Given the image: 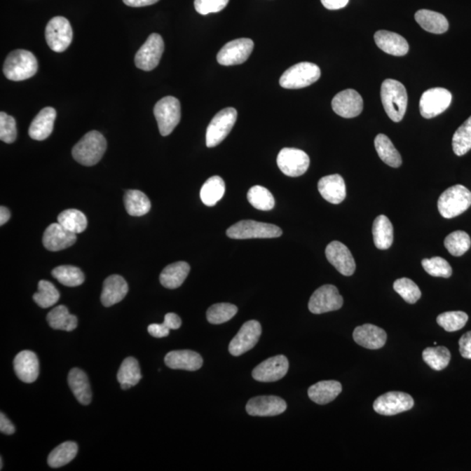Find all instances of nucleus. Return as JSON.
<instances>
[{"instance_id": "49530a36", "label": "nucleus", "mask_w": 471, "mask_h": 471, "mask_svg": "<svg viewBox=\"0 0 471 471\" xmlns=\"http://www.w3.org/2000/svg\"><path fill=\"white\" fill-rule=\"evenodd\" d=\"M248 201L254 208L260 210H271L275 205V199L266 188L256 185L250 189L247 194Z\"/></svg>"}, {"instance_id": "5fc2aeb1", "label": "nucleus", "mask_w": 471, "mask_h": 471, "mask_svg": "<svg viewBox=\"0 0 471 471\" xmlns=\"http://www.w3.org/2000/svg\"><path fill=\"white\" fill-rule=\"evenodd\" d=\"M459 347L463 358L471 360V331L463 334L460 339Z\"/></svg>"}, {"instance_id": "aec40b11", "label": "nucleus", "mask_w": 471, "mask_h": 471, "mask_svg": "<svg viewBox=\"0 0 471 471\" xmlns=\"http://www.w3.org/2000/svg\"><path fill=\"white\" fill-rule=\"evenodd\" d=\"M332 108L341 117H357L362 112L363 100L358 92L353 89H346L334 96Z\"/></svg>"}, {"instance_id": "7ed1b4c3", "label": "nucleus", "mask_w": 471, "mask_h": 471, "mask_svg": "<svg viewBox=\"0 0 471 471\" xmlns=\"http://www.w3.org/2000/svg\"><path fill=\"white\" fill-rule=\"evenodd\" d=\"M107 141L96 130L88 132L78 142L72 151L74 160L84 166H94L102 158L106 152Z\"/></svg>"}, {"instance_id": "864d4df0", "label": "nucleus", "mask_w": 471, "mask_h": 471, "mask_svg": "<svg viewBox=\"0 0 471 471\" xmlns=\"http://www.w3.org/2000/svg\"><path fill=\"white\" fill-rule=\"evenodd\" d=\"M230 0H195L194 6L196 12L202 15L210 13H219L226 8Z\"/></svg>"}, {"instance_id": "680f3d73", "label": "nucleus", "mask_w": 471, "mask_h": 471, "mask_svg": "<svg viewBox=\"0 0 471 471\" xmlns=\"http://www.w3.org/2000/svg\"><path fill=\"white\" fill-rule=\"evenodd\" d=\"M11 217V212L6 207L1 206L0 207V226H4V224L8 222Z\"/></svg>"}, {"instance_id": "7c9ffc66", "label": "nucleus", "mask_w": 471, "mask_h": 471, "mask_svg": "<svg viewBox=\"0 0 471 471\" xmlns=\"http://www.w3.org/2000/svg\"><path fill=\"white\" fill-rule=\"evenodd\" d=\"M415 19L423 29L431 34H442L449 29V22L446 17L433 11H417Z\"/></svg>"}, {"instance_id": "4468645a", "label": "nucleus", "mask_w": 471, "mask_h": 471, "mask_svg": "<svg viewBox=\"0 0 471 471\" xmlns=\"http://www.w3.org/2000/svg\"><path fill=\"white\" fill-rule=\"evenodd\" d=\"M414 404L415 402L411 395L394 391L379 396L374 402V409L380 415L390 416L408 411Z\"/></svg>"}, {"instance_id": "052dcab7", "label": "nucleus", "mask_w": 471, "mask_h": 471, "mask_svg": "<svg viewBox=\"0 0 471 471\" xmlns=\"http://www.w3.org/2000/svg\"><path fill=\"white\" fill-rule=\"evenodd\" d=\"M159 0H123L125 5L130 7H142L154 5Z\"/></svg>"}, {"instance_id": "c756f323", "label": "nucleus", "mask_w": 471, "mask_h": 471, "mask_svg": "<svg viewBox=\"0 0 471 471\" xmlns=\"http://www.w3.org/2000/svg\"><path fill=\"white\" fill-rule=\"evenodd\" d=\"M191 266L186 262L170 264L163 270L160 275V282L168 289H177L183 285L190 273Z\"/></svg>"}, {"instance_id": "473e14b6", "label": "nucleus", "mask_w": 471, "mask_h": 471, "mask_svg": "<svg viewBox=\"0 0 471 471\" xmlns=\"http://www.w3.org/2000/svg\"><path fill=\"white\" fill-rule=\"evenodd\" d=\"M374 245L379 250H388L394 241V228L390 220L385 215L377 217L373 224Z\"/></svg>"}, {"instance_id": "f257e3e1", "label": "nucleus", "mask_w": 471, "mask_h": 471, "mask_svg": "<svg viewBox=\"0 0 471 471\" xmlns=\"http://www.w3.org/2000/svg\"><path fill=\"white\" fill-rule=\"evenodd\" d=\"M381 97L388 116L395 123L401 121L408 106V94L404 85L392 78H387L381 84Z\"/></svg>"}, {"instance_id": "bb28decb", "label": "nucleus", "mask_w": 471, "mask_h": 471, "mask_svg": "<svg viewBox=\"0 0 471 471\" xmlns=\"http://www.w3.org/2000/svg\"><path fill=\"white\" fill-rule=\"evenodd\" d=\"M166 366L172 369L196 371L201 369L202 356L191 350H177L167 353L164 358Z\"/></svg>"}, {"instance_id": "5701e85b", "label": "nucleus", "mask_w": 471, "mask_h": 471, "mask_svg": "<svg viewBox=\"0 0 471 471\" xmlns=\"http://www.w3.org/2000/svg\"><path fill=\"white\" fill-rule=\"evenodd\" d=\"M14 371L20 381L33 383L38 379L39 363L34 352L25 350L18 353L13 362Z\"/></svg>"}, {"instance_id": "de8ad7c7", "label": "nucleus", "mask_w": 471, "mask_h": 471, "mask_svg": "<svg viewBox=\"0 0 471 471\" xmlns=\"http://www.w3.org/2000/svg\"><path fill=\"white\" fill-rule=\"evenodd\" d=\"M238 308L230 303H219L208 309L206 317L210 324L219 325L227 322L237 314Z\"/></svg>"}, {"instance_id": "58836bf2", "label": "nucleus", "mask_w": 471, "mask_h": 471, "mask_svg": "<svg viewBox=\"0 0 471 471\" xmlns=\"http://www.w3.org/2000/svg\"><path fill=\"white\" fill-rule=\"evenodd\" d=\"M58 223L70 233H83L88 227V219L81 210L69 209L64 210L58 217Z\"/></svg>"}, {"instance_id": "393cba45", "label": "nucleus", "mask_w": 471, "mask_h": 471, "mask_svg": "<svg viewBox=\"0 0 471 471\" xmlns=\"http://www.w3.org/2000/svg\"><path fill=\"white\" fill-rule=\"evenodd\" d=\"M128 285L126 280L119 275H112L107 278L103 283L101 301L102 305L109 308L121 302L126 297Z\"/></svg>"}, {"instance_id": "cd10ccee", "label": "nucleus", "mask_w": 471, "mask_h": 471, "mask_svg": "<svg viewBox=\"0 0 471 471\" xmlns=\"http://www.w3.org/2000/svg\"><path fill=\"white\" fill-rule=\"evenodd\" d=\"M56 116V110L51 107L41 109L30 125V137L36 141L48 138L53 130Z\"/></svg>"}, {"instance_id": "c03bdc74", "label": "nucleus", "mask_w": 471, "mask_h": 471, "mask_svg": "<svg viewBox=\"0 0 471 471\" xmlns=\"http://www.w3.org/2000/svg\"><path fill=\"white\" fill-rule=\"evenodd\" d=\"M38 289V292L34 295V301L41 308H51L59 301L60 292L51 282L48 280L39 281Z\"/></svg>"}, {"instance_id": "423d86ee", "label": "nucleus", "mask_w": 471, "mask_h": 471, "mask_svg": "<svg viewBox=\"0 0 471 471\" xmlns=\"http://www.w3.org/2000/svg\"><path fill=\"white\" fill-rule=\"evenodd\" d=\"M282 233L280 228L274 224L253 220L239 221L226 231L228 237L233 239L275 238Z\"/></svg>"}, {"instance_id": "ddd939ff", "label": "nucleus", "mask_w": 471, "mask_h": 471, "mask_svg": "<svg viewBox=\"0 0 471 471\" xmlns=\"http://www.w3.org/2000/svg\"><path fill=\"white\" fill-rule=\"evenodd\" d=\"M164 51V42L158 34L149 35L147 41L135 55V63L139 69L151 71L155 69L160 62Z\"/></svg>"}, {"instance_id": "4be33fe9", "label": "nucleus", "mask_w": 471, "mask_h": 471, "mask_svg": "<svg viewBox=\"0 0 471 471\" xmlns=\"http://www.w3.org/2000/svg\"><path fill=\"white\" fill-rule=\"evenodd\" d=\"M353 337L357 344L371 350L383 348L387 341L386 332L372 324L357 327Z\"/></svg>"}, {"instance_id": "4d7b16f0", "label": "nucleus", "mask_w": 471, "mask_h": 471, "mask_svg": "<svg viewBox=\"0 0 471 471\" xmlns=\"http://www.w3.org/2000/svg\"><path fill=\"white\" fill-rule=\"evenodd\" d=\"M163 324L170 330H177L182 326L181 318L174 313H167L165 318H164Z\"/></svg>"}, {"instance_id": "13d9d810", "label": "nucleus", "mask_w": 471, "mask_h": 471, "mask_svg": "<svg viewBox=\"0 0 471 471\" xmlns=\"http://www.w3.org/2000/svg\"><path fill=\"white\" fill-rule=\"evenodd\" d=\"M15 427L10 422L9 419L4 415V413L0 414V431L1 433L6 435H13L15 433Z\"/></svg>"}, {"instance_id": "0eeeda50", "label": "nucleus", "mask_w": 471, "mask_h": 471, "mask_svg": "<svg viewBox=\"0 0 471 471\" xmlns=\"http://www.w3.org/2000/svg\"><path fill=\"white\" fill-rule=\"evenodd\" d=\"M154 115L163 137L172 133L181 120L180 102L173 96H166L156 102Z\"/></svg>"}, {"instance_id": "3c124183", "label": "nucleus", "mask_w": 471, "mask_h": 471, "mask_svg": "<svg viewBox=\"0 0 471 471\" xmlns=\"http://www.w3.org/2000/svg\"><path fill=\"white\" fill-rule=\"evenodd\" d=\"M423 269L433 277L448 278L452 275V268L447 260L441 257L424 259L422 261Z\"/></svg>"}, {"instance_id": "a19ab883", "label": "nucleus", "mask_w": 471, "mask_h": 471, "mask_svg": "<svg viewBox=\"0 0 471 471\" xmlns=\"http://www.w3.org/2000/svg\"><path fill=\"white\" fill-rule=\"evenodd\" d=\"M53 278L66 287H76L83 284L85 276L80 268L73 266H60L52 271Z\"/></svg>"}, {"instance_id": "603ef678", "label": "nucleus", "mask_w": 471, "mask_h": 471, "mask_svg": "<svg viewBox=\"0 0 471 471\" xmlns=\"http://www.w3.org/2000/svg\"><path fill=\"white\" fill-rule=\"evenodd\" d=\"M17 138L16 121L5 112L0 113V139L6 144H13Z\"/></svg>"}, {"instance_id": "dca6fc26", "label": "nucleus", "mask_w": 471, "mask_h": 471, "mask_svg": "<svg viewBox=\"0 0 471 471\" xmlns=\"http://www.w3.org/2000/svg\"><path fill=\"white\" fill-rule=\"evenodd\" d=\"M262 334L261 324L257 320H249L243 325L240 330L229 345L231 355L240 356L255 347Z\"/></svg>"}, {"instance_id": "e433bc0d", "label": "nucleus", "mask_w": 471, "mask_h": 471, "mask_svg": "<svg viewBox=\"0 0 471 471\" xmlns=\"http://www.w3.org/2000/svg\"><path fill=\"white\" fill-rule=\"evenodd\" d=\"M224 192H226V184L224 180L219 176H214L209 178L203 185L200 198L205 205L212 207L222 199Z\"/></svg>"}, {"instance_id": "8fccbe9b", "label": "nucleus", "mask_w": 471, "mask_h": 471, "mask_svg": "<svg viewBox=\"0 0 471 471\" xmlns=\"http://www.w3.org/2000/svg\"><path fill=\"white\" fill-rule=\"evenodd\" d=\"M468 314L461 311L446 312L437 317L439 326L447 332H456L462 329L468 322Z\"/></svg>"}, {"instance_id": "f8f14e48", "label": "nucleus", "mask_w": 471, "mask_h": 471, "mask_svg": "<svg viewBox=\"0 0 471 471\" xmlns=\"http://www.w3.org/2000/svg\"><path fill=\"white\" fill-rule=\"evenodd\" d=\"M254 42L251 39L242 38L228 42L217 53V62L222 66L240 65L252 55Z\"/></svg>"}, {"instance_id": "ea45409f", "label": "nucleus", "mask_w": 471, "mask_h": 471, "mask_svg": "<svg viewBox=\"0 0 471 471\" xmlns=\"http://www.w3.org/2000/svg\"><path fill=\"white\" fill-rule=\"evenodd\" d=\"M423 359L432 369L442 371L448 367L451 355L445 347L427 348L423 352Z\"/></svg>"}, {"instance_id": "9d476101", "label": "nucleus", "mask_w": 471, "mask_h": 471, "mask_svg": "<svg viewBox=\"0 0 471 471\" xmlns=\"http://www.w3.org/2000/svg\"><path fill=\"white\" fill-rule=\"evenodd\" d=\"M343 306V298L333 285H325L313 292L308 303L309 311L321 314L337 311Z\"/></svg>"}, {"instance_id": "4c0bfd02", "label": "nucleus", "mask_w": 471, "mask_h": 471, "mask_svg": "<svg viewBox=\"0 0 471 471\" xmlns=\"http://www.w3.org/2000/svg\"><path fill=\"white\" fill-rule=\"evenodd\" d=\"M78 453V445L74 442H65L50 453L48 463L51 468H60L73 461Z\"/></svg>"}, {"instance_id": "6ab92c4d", "label": "nucleus", "mask_w": 471, "mask_h": 471, "mask_svg": "<svg viewBox=\"0 0 471 471\" xmlns=\"http://www.w3.org/2000/svg\"><path fill=\"white\" fill-rule=\"evenodd\" d=\"M287 409V402L274 395L252 398L246 405V412L252 416H276L283 414Z\"/></svg>"}, {"instance_id": "9b49d317", "label": "nucleus", "mask_w": 471, "mask_h": 471, "mask_svg": "<svg viewBox=\"0 0 471 471\" xmlns=\"http://www.w3.org/2000/svg\"><path fill=\"white\" fill-rule=\"evenodd\" d=\"M452 95L447 89L430 88L423 93L420 100V113L425 119H431L447 109L451 104Z\"/></svg>"}, {"instance_id": "6e6d98bb", "label": "nucleus", "mask_w": 471, "mask_h": 471, "mask_svg": "<svg viewBox=\"0 0 471 471\" xmlns=\"http://www.w3.org/2000/svg\"><path fill=\"white\" fill-rule=\"evenodd\" d=\"M170 329L165 325L163 324H151L148 327L149 334L155 338L167 337L170 334Z\"/></svg>"}, {"instance_id": "f704fd0d", "label": "nucleus", "mask_w": 471, "mask_h": 471, "mask_svg": "<svg viewBox=\"0 0 471 471\" xmlns=\"http://www.w3.org/2000/svg\"><path fill=\"white\" fill-rule=\"evenodd\" d=\"M374 147H376L377 154L381 160L388 164V166L399 168L402 165V156L387 135H378L374 139Z\"/></svg>"}, {"instance_id": "6e6552de", "label": "nucleus", "mask_w": 471, "mask_h": 471, "mask_svg": "<svg viewBox=\"0 0 471 471\" xmlns=\"http://www.w3.org/2000/svg\"><path fill=\"white\" fill-rule=\"evenodd\" d=\"M237 118V110L233 108L224 109L217 113L207 128V147L213 148L220 144L233 130Z\"/></svg>"}, {"instance_id": "412c9836", "label": "nucleus", "mask_w": 471, "mask_h": 471, "mask_svg": "<svg viewBox=\"0 0 471 471\" xmlns=\"http://www.w3.org/2000/svg\"><path fill=\"white\" fill-rule=\"evenodd\" d=\"M76 242V234L70 233L59 223L52 224L46 228L43 235V245L50 252L62 251Z\"/></svg>"}, {"instance_id": "c85d7f7f", "label": "nucleus", "mask_w": 471, "mask_h": 471, "mask_svg": "<svg viewBox=\"0 0 471 471\" xmlns=\"http://www.w3.org/2000/svg\"><path fill=\"white\" fill-rule=\"evenodd\" d=\"M341 391L342 386L339 381H323L309 388L308 396L317 404L325 405L334 401Z\"/></svg>"}, {"instance_id": "bf43d9fd", "label": "nucleus", "mask_w": 471, "mask_h": 471, "mask_svg": "<svg viewBox=\"0 0 471 471\" xmlns=\"http://www.w3.org/2000/svg\"><path fill=\"white\" fill-rule=\"evenodd\" d=\"M320 1L328 10H339L347 6L349 0H320Z\"/></svg>"}, {"instance_id": "b1692460", "label": "nucleus", "mask_w": 471, "mask_h": 471, "mask_svg": "<svg viewBox=\"0 0 471 471\" xmlns=\"http://www.w3.org/2000/svg\"><path fill=\"white\" fill-rule=\"evenodd\" d=\"M318 190L326 201L334 205L343 202L347 196V188L343 177L338 174L321 178L318 183Z\"/></svg>"}, {"instance_id": "20e7f679", "label": "nucleus", "mask_w": 471, "mask_h": 471, "mask_svg": "<svg viewBox=\"0 0 471 471\" xmlns=\"http://www.w3.org/2000/svg\"><path fill=\"white\" fill-rule=\"evenodd\" d=\"M438 210L444 219H451L461 215L471 206V192L463 185L449 187L440 196Z\"/></svg>"}, {"instance_id": "f03ea898", "label": "nucleus", "mask_w": 471, "mask_h": 471, "mask_svg": "<svg viewBox=\"0 0 471 471\" xmlns=\"http://www.w3.org/2000/svg\"><path fill=\"white\" fill-rule=\"evenodd\" d=\"M4 74L10 81H26L36 74L38 62L33 53L18 49L6 57L3 67Z\"/></svg>"}, {"instance_id": "39448f33", "label": "nucleus", "mask_w": 471, "mask_h": 471, "mask_svg": "<svg viewBox=\"0 0 471 471\" xmlns=\"http://www.w3.org/2000/svg\"><path fill=\"white\" fill-rule=\"evenodd\" d=\"M321 76L320 67L311 62H301L282 74L280 84L287 89H299L315 83Z\"/></svg>"}, {"instance_id": "37998d69", "label": "nucleus", "mask_w": 471, "mask_h": 471, "mask_svg": "<svg viewBox=\"0 0 471 471\" xmlns=\"http://www.w3.org/2000/svg\"><path fill=\"white\" fill-rule=\"evenodd\" d=\"M452 148L455 154L462 156L471 149V116L455 132L452 138Z\"/></svg>"}, {"instance_id": "a211bd4d", "label": "nucleus", "mask_w": 471, "mask_h": 471, "mask_svg": "<svg viewBox=\"0 0 471 471\" xmlns=\"http://www.w3.org/2000/svg\"><path fill=\"white\" fill-rule=\"evenodd\" d=\"M328 261L339 273L344 276H351L355 272L356 264L350 250L339 241L331 242L326 248Z\"/></svg>"}, {"instance_id": "09e8293b", "label": "nucleus", "mask_w": 471, "mask_h": 471, "mask_svg": "<svg viewBox=\"0 0 471 471\" xmlns=\"http://www.w3.org/2000/svg\"><path fill=\"white\" fill-rule=\"evenodd\" d=\"M394 289L401 297L409 304H415L419 301L422 292L418 285L408 278H402L396 280Z\"/></svg>"}, {"instance_id": "a878e982", "label": "nucleus", "mask_w": 471, "mask_h": 471, "mask_svg": "<svg viewBox=\"0 0 471 471\" xmlns=\"http://www.w3.org/2000/svg\"><path fill=\"white\" fill-rule=\"evenodd\" d=\"M374 41L378 48L388 55L404 56L408 53L409 46L408 41L401 35L392 32L380 30L374 34Z\"/></svg>"}, {"instance_id": "2eb2a0df", "label": "nucleus", "mask_w": 471, "mask_h": 471, "mask_svg": "<svg viewBox=\"0 0 471 471\" xmlns=\"http://www.w3.org/2000/svg\"><path fill=\"white\" fill-rule=\"evenodd\" d=\"M277 163L285 175L291 177H298L308 171L310 158L306 152L294 148L281 149L278 156Z\"/></svg>"}, {"instance_id": "c9c22d12", "label": "nucleus", "mask_w": 471, "mask_h": 471, "mask_svg": "<svg viewBox=\"0 0 471 471\" xmlns=\"http://www.w3.org/2000/svg\"><path fill=\"white\" fill-rule=\"evenodd\" d=\"M124 205L130 216L141 217L146 215L151 209V200L144 192L130 190L124 196Z\"/></svg>"}, {"instance_id": "0e129e2a", "label": "nucleus", "mask_w": 471, "mask_h": 471, "mask_svg": "<svg viewBox=\"0 0 471 471\" xmlns=\"http://www.w3.org/2000/svg\"><path fill=\"white\" fill-rule=\"evenodd\" d=\"M0 465H0V470H3V459H2V458H0Z\"/></svg>"}, {"instance_id": "79ce46f5", "label": "nucleus", "mask_w": 471, "mask_h": 471, "mask_svg": "<svg viewBox=\"0 0 471 471\" xmlns=\"http://www.w3.org/2000/svg\"><path fill=\"white\" fill-rule=\"evenodd\" d=\"M140 366L137 359L128 357L121 363L117 374V380L121 383H128L132 387L137 386L142 380Z\"/></svg>"}, {"instance_id": "1a4fd4ad", "label": "nucleus", "mask_w": 471, "mask_h": 471, "mask_svg": "<svg viewBox=\"0 0 471 471\" xmlns=\"http://www.w3.org/2000/svg\"><path fill=\"white\" fill-rule=\"evenodd\" d=\"M46 41L53 52L66 51L73 41V29L66 18L57 16L49 21L45 32Z\"/></svg>"}, {"instance_id": "f3484780", "label": "nucleus", "mask_w": 471, "mask_h": 471, "mask_svg": "<svg viewBox=\"0 0 471 471\" xmlns=\"http://www.w3.org/2000/svg\"><path fill=\"white\" fill-rule=\"evenodd\" d=\"M288 369L289 362L287 357L273 356L257 366L252 371V377L260 383H274L285 377Z\"/></svg>"}, {"instance_id": "2f4dec72", "label": "nucleus", "mask_w": 471, "mask_h": 471, "mask_svg": "<svg viewBox=\"0 0 471 471\" xmlns=\"http://www.w3.org/2000/svg\"><path fill=\"white\" fill-rule=\"evenodd\" d=\"M69 384L73 394L82 405L92 401V390L87 374L80 369H73L69 374Z\"/></svg>"}, {"instance_id": "a18cd8bd", "label": "nucleus", "mask_w": 471, "mask_h": 471, "mask_svg": "<svg viewBox=\"0 0 471 471\" xmlns=\"http://www.w3.org/2000/svg\"><path fill=\"white\" fill-rule=\"evenodd\" d=\"M471 239L468 233L463 231H456L446 237L444 246L451 255L461 257L469 251Z\"/></svg>"}, {"instance_id": "72a5a7b5", "label": "nucleus", "mask_w": 471, "mask_h": 471, "mask_svg": "<svg viewBox=\"0 0 471 471\" xmlns=\"http://www.w3.org/2000/svg\"><path fill=\"white\" fill-rule=\"evenodd\" d=\"M49 326L55 330L72 332L77 327V317L71 314L65 306H59L46 316Z\"/></svg>"}, {"instance_id": "e2e57ef3", "label": "nucleus", "mask_w": 471, "mask_h": 471, "mask_svg": "<svg viewBox=\"0 0 471 471\" xmlns=\"http://www.w3.org/2000/svg\"><path fill=\"white\" fill-rule=\"evenodd\" d=\"M121 390H130V388H132V386H131V385L128 384V383H121Z\"/></svg>"}]
</instances>
